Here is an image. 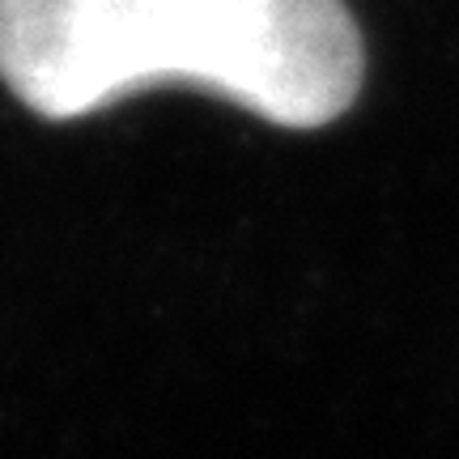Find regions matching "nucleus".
I'll return each mask as SVG.
<instances>
[{
  "instance_id": "nucleus-1",
  "label": "nucleus",
  "mask_w": 459,
  "mask_h": 459,
  "mask_svg": "<svg viewBox=\"0 0 459 459\" xmlns=\"http://www.w3.org/2000/svg\"><path fill=\"white\" fill-rule=\"evenodd\" d=\"M344 0H0V82L43 119L200 85L277 128H324L361 90Z\"/></svg>"
}]
</instances>
